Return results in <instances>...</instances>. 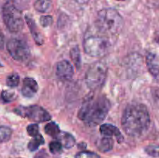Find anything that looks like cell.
Masks as SVG:
<instances>
[{"instance_id":"1","label":"cell","mask_w":159,"mask_h":158,"mask_svg":"<svg viewBox=\"0 0 159 158\" xmlns=\"http://www.w3.org/2000/svg\"><path fill=\"white\" fill-rule=\"evenodd\" d=\"M150 122V115L145 105L133 103L127 105L124 110L121 125L128 136L137 137L147 131Z\"/></svg>"},{"instance_id":"2","label":"cell","mask_w":159,"mask_h":158,"mask_svg":"<svg viewBox=\"0 0 159 158\" xmlns=\"http://www.w3.org/2000/svg\"><path fill=\"white\" fill-rule=\"evenodd\" d=\"M110 108V102L104 96L89 99L82 105L78 117L90 125H97L105 119Z\"/></svg>"},{"instance_id":"3","label":"cell","mask_w":159,"mask_h":158,"mask_svg":"<svg viewBox=\"0 0 159 158\" xmlns=\"http://www.w3.org/2000/svg\"><path fill=\"white\" fill-rule=\"evenodd\" d=\"M96 25L99 31L109 35H117L124 26V20L117 10L102 9L98 12Z\"/></svg>"},{"instance_id":"4","label":"cell","mask_w":159,"mask_h":158,"mask_svg":"<svg viewBox=\"0 0 159 158\" xmlns=\"http://www.w3.org/2000/svg\"><path fill=\"white\" fill-rule=\"evenodd\" d=\"M2 18L7 29L12 33H18L24 26L23 16L20 9L12 0H9L2 7Z\"/></svg>"},{"instance_id":"5","label":"cell","mask_w":159,"mask_h":158,"mask_svg":"<svg viewBox=\"0 0 159 158\" xmlns=\"http://www.w3.org/2000/svg\"><path fill=\"white\" fill-rule=\"evenodd\" d=\"M85 54L93 57H102L108 54L110 43L107 38L99 36H90L85 38L83 43Z\"/></svg>"},{"instance_id":"6","label":"cell","mask_w":159,"mask_h":158,"mask_svg":"<svg viewBox=\"0 0 159 158\" xmlns=\"http://www.w3.org/2000/svg\"><path fill=\"white\" fill-rule=\"evenodd\" d=\"M107 75V67L102 62H95L85 74V83L91 90H97L103 85Z\"/></svg>"},{"instance_id":"7","label":"cell","mask_w":159,"mask_h":158,"mask_svg":"<svg viewBox=\"0 0 159 158\" xmlns=\"http://www.w3.org/2000/svg\"><path fill=\"white\" fill-rule=\"evenodd\" d=\"M14 112L35 122H47L51 118L49 113L39 105H30L27 107L19 106L14 108Z\"/></svg>"},{"instance_id":"8","label":"cell","mask_w":159,"mask_h":158,"mask_svg":"<svg viewBox=\"0 0 159 158\" xmlns=\"http://www.w3.org/2000/svg\"><path fill=\"white\" fill-rule=\"evenodd\" d=\"M6 48L11 57L18 61H25L30 54L27 44L19 39H10L6 43Z\"/></svg>"},{"instance_id":"9","label":"cell","mask_w":159,"mask_h":158,"mask_svg":"<svg viewBox=\"0 0 159 158\" xmlns=\"http://www.w3.org/2000/svg\"><path fill=\"white\" fill-rule=\"evenodd\" d=\"M56 74L61 80H70L73 77V74H74L73 66L68 60H61V61L58 62L57 64Z\"/></svg>"},{"instance_id":"10","label":"cell","mask_w":159,"mask_h":158,"mask_svg":"<svg viewBox=\"0 0 159 158\" xmlns=\"http://www.w3.org/2000/svg\"><path fill=\"white\" fill-rule=\"evenodd\" d=\"M25 20H26V23H27L28 26H29L31 35H32L35 43L38 45L43 44V42H44V39H43V37L41 33L39 31L38 27L36 25L34 19L30 15H25Z\"/></svg>"},{"instance_id":"11","label":"cell","mask_w":159,"mask_h":158,"mask_svg":"<svg viewBox=\"0 0 159 158\" xmlns=\"http://www.w3.org/2000/svg\"><path fill=\"white\" fill-rule=\"evenodd\" d=\"M38 90L37 82L31 77H26L23 80V85L22 88V94L24 97L31 98L37 93Z\"/></svg>"},{"instance_id":"12","label":"cell","mask_w":159,"mask_h":158,"mask_svg":"<svg viewBox=\"0 0 159 158\" xmlns=\"http://www.w3.org/2000/svg\"><path fill=\"white\" fill-rule=\"evenodd\" d=\"M148 71L154 77H158L159 76V60L157 56L152 53H148L146 57Z\"/></svg>"},{"instance_id":"13","label":"cell","mask_w":159,"mask_h":158,"mask_svg":"<svg viewBox=\"0 0 159 158\" xmlns=\"http://www.w3.org/2000/svg\"><path fill=\"white\" fill-rule=\"evenodd\" d=\"M99 130H100V133L102 136H107V137L116 136L118 138L121 136V133L119 129L113 125H111V124H102V125H101Z\"/></svg>"},{"instance_id":"14","label":"cell","mask_w":159,"mask_h":158,"mask_svg":"<svg viewBox=\"0 0 159 158\" xmlns=\"http://www.w3.org/2000/svg\"><path fill=\"white\" fill-rule=\"evenodd\" d=\"M56 139L61 143L62 147L65 148H71L75 144V139L72 135L65 132H60Z\"/></svg>"},{"instance_id":"15","label":"cell","mask_w":159,"mask_h":158,"mask_svg":"<svg viewBox=\"0 0 159 158\" xmlns=\"http://www.w3.org/2000/svg\"><path fill=\"white\" fill-rule=\"evenodd\" d=\"M34 7L37 12L48 13L53 9V2L51 0H36Z\"/></svg>"},{"instance_id":"16","label":"cell","mask_w":159,"mask_h":158,"mask_svg":"<svg viewBox=\"0 0 159 158\" xmlns=\"http://www.w3.org/2000/svg\"><path fill=\"white\" fill-rule=\"evenodd\" d=\"M113 144H114L113 139L111 137L104 136L98 142L97 148L99 149V151L106 153V152L110 151L113 149Z\"/></svg>"},{"instance_id":"17","label":"cell","mask_w":159,"mask_h":158,"mask_svg":"<svg viewBox=\"0 0 159 158\" xmlns=\"http://www.w3.org/2000/svg\"><path fill=\"white\" fill-rule=\"evenodd\" d=\"M44 131L47 134L54 138H57V136H58L61 132L60 129H59L58 125L54 122H49V123L47 124L44 127Z\"/></svg>"},{"instance_id":"18","label":"cell","mask_w":159,"mask_h":158,"mask_svg":"<svg viewBox=\"0 0 159 158\" xmlns=\"http://www.w3.org/2000/svg\"><path fill=\"white\" fill-rule=\"evenodd\" d=\"M44 143V139L41 135L38 134L37 136H34L32 139L28 143V149L30 151L34 152L38 149V147L40 145Z\"/></svg>"},{"instance_id":"19","label":"cell","mask_w":159,"mask_h":158,"mask_svg":"<svg viewBox=\"0 0 159 158\" xmlns=\"http://www.w3.org/2000/svg\"><path fill=\"white\" fill-rule=\"evenodd\" d=\"M70 57L73 60L75 66L79 69L81 67V54L80 50L77 46H74L70 50Z\"/></svg>"},{"instance_id":"20","label":"cell","mask_w":159,"mask_h":158,"mask_svg":"<svg viewBox=\"0 0 159 158\" xmlns=\"http://www.w3.org/2000/svg\"><path fill=\"white\" fill-rule=\"evenodd\" d=\"M12 136V129L6 125L0 126V143H6L10 139Z\"/></svg>"},{"instance_id":"21","label":"cell","mask_w":159,"mask_h":158,"mask_svg":"<svg viewBox=\"0 0 159 158\" xmlns=\"http://www.w3.org/2000/svg\"><path fill=\"white\" fill-rule=\"evenodd\" d=\"M19 83H20V76L16 74H11L6 79V85L10 88L17 87Z\"/></svg>"},{"instance_id":"22","label":"cell","mask_w":159,"mask_h":158,"mask_svg":"<svg viewBox=\"0 0 159 158\" xmlns=\"http://www.w3.org/2000/svg\"><path fill=\"white\" fill-rule=\"evenodd\" d=\"M145 152L151 156H159V145H149L145 147Z\"/></svg>"},{"instance_id":"23","label":"cell","mask_w":159,"mask_h":158,"mask_svg":"<svg viewBox=\"0 0 159 158\" xmlns=\"http://www.w3.org/2000/svg\"><path fill=\"white\" fill-rule=\"evenodd\" d=\"M49 150L51 153L53 154H56L61 151L62 150V145L59 141H52L49 144Z\"/></svg>"},{"instance_id":"24","label":"cell","mask_w":159,"mask_h":158,"mask_svg":"<svg viewBox=\"0 0 159 158\" xmlns=\"http://www.w3.org/2000/svg\"><path fill=\"white\" fill-rule=\"evenodd\" d=\"M1 97L5 102H11L15 100L16 96L15 93L12 92V91H3L1 94Z\"/></svg>"},{"instance_id":"25","label":"cell","mask_w":159,"mask_h":158,"mask_svg":"<svg viewBox=\"0 0 159 158\" xmlns=\"http://www.w3.org/2000/svg\"><path fill=\"white\" fill-rule=\"evenodd\" d=\"M26 130H27L28 134L30 136H33V137L37 136L39 134V126L36 123H33L28 125Z\"/></svg>"},{"instance_id":"26","label":"cell","mask_w":159,"mask_h":158,"mask_svg":"<svg viewBox=\"0 0 159 158\" xmlns=\"http://www.w3.org/2000/svg\"><path fill=\"white\" fill-rule=\"evenodd\" d=\"M75 158H100L99 155L93 152L82 151L76 155Z\"/></svg>"},{"instance_id":"27","label":"cell","mask_w":159,"mask_h":158,"mask_svg":"<svg viewBox=\"0 0 159 158\" xmlns=\"http://www.w3.org/2000/svg\"><path fill=\"white\" fill-rule=\"evenodd\" d=\"M40 23L43 27L50 26L53 23V18L51 15H42L40 18Z\"/></svg>"},{"instance_id":"28","label":"cell","mask_w":159,"mask_h":158,"mask_svg":"<svg viewBox=\"0 0 159 158\" xmlns=\"http://www.w3.org/2000/svg\"><path fill=\"white\" fill-rule=\"evenodd\" d=\"M3 45H4V36L2 33L0 31V48H2Z\"/></svg>"},{"instance_id":"29","label":"cell","mask_w":159,"mask_h":158,"mask_svg":"<svg viewBox=\"0 0 159 158\" xmlns=\"http://www.w3.org/2000/svg\"><path fill=\"white\" fill-rule=\"evenodd\" d=\"M74 1L80 5H85L86 4V3H88L89 0H74Z\"/></svg>"},{"instance_id":"30","label":"cell","mask_w":159,"mask_h":158,"mask_svg":"<svg viewBox=\"0 0 159 158\" xmlns=\"http://www.w3.org/2000/svg\"><path fill=\"white\" fill-rule=\"evenodd\" d=\"M155 41H156V43H158L159 44V31L155 33Z\"/></svg>"},{"instance_id":"31","label":"cell","mask_w":159,"mask_h":158,"mask_svg":"<svg viewBox=\"0 0 159 158\" xmlns=\"http://www.w3.org/2000/svg\"><path fill=\"white\" fill-rule=\"evenodd\" d=\"M35 158H45V157L43 156V154H42V152H40V153H39L38 154L35 156Z\"/></svg>"},{"instance_id":"32","label":"cell","mask_w":159,"mask_h":158,"mask_svg":"<svg viewBox=\"0 0 159 158\" xmlns=\"http://www.w3.org/2000/svg\"><path fill=\"white\" fill-rule=\"evenodd\" d=\"M0 67H2V64L1 63H0Z\"/></svg>"}]
</instances>
